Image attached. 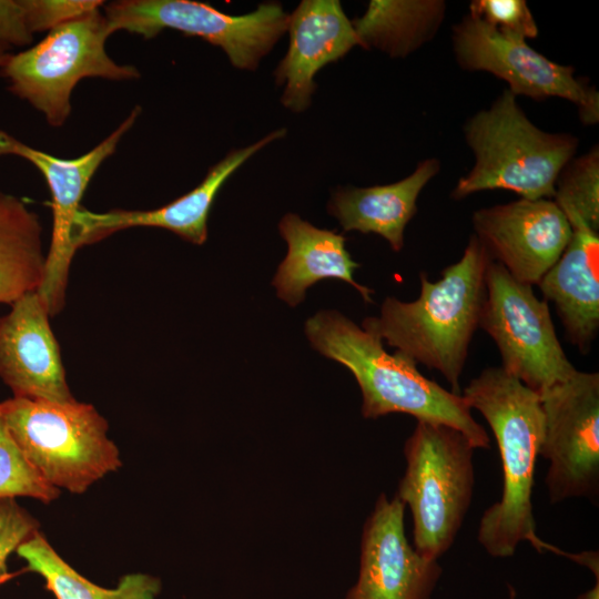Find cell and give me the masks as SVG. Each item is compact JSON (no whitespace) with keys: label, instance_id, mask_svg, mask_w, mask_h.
<instances>
[{"label":"cell","instance_id":"cell-17","mask_svg":"<svg viewBox=\"0 0 599 599\" xmlns=\"http://www.w3.org/2000/svg\"><path fill=\"white\" fill-rule=\"evenodd\" d=\"M290 44L275 78L285 84L282 104L302 112L315 90L314 75L361 45L353 22L337 0H304L288 18Z\"/></svg>","mask_w":599,"mask_h":599},{"label":"cell","instance_id":"cell-4","mask_svg":"<svg viewBox=\"0 0 599 599\" xmlns=\"http://www.w3.org/2000/svg\"><path fill=\"white\" fill-rule=\"evenodd\" d=\"M464 135L475 164L451 191L454 200L493 190L552 199L557 177L579 144L575 135L536 126L508 89L466 121Z\"/></svg>","mask_w":599,"mask_h":599},{"label":"cell","instance_id":"cell-5","mask_svg":"<svg viewBox=\"0 0 599 599\" xmlns=\"http://www.w3.org/2000/svg\"><path fill=\"white\" fill-rule=\"evenodd\" d=\"M0 414L29 464L59 490L83 494L122 466L108 422L91 404L12 396Z\"/></svg>","mask_w":599,"mask_h":599},{"label":"cell","instance_id":"cell-19","mask_svg":"<svg viewBox=\"0 0 599 599\" xmlns=\"http://www.w3.org/2000/svg\"><path fill=\"white\" fill-rule=\"evenodd\" d=\"M278 229L288 247L272 281L278 298L295 307L309 286L336 278L353 285L365 302H373L374 291L354 280L359 264L351 257L342 234L318 229L293 213L283 216Z\"/></svg>","mask_w":599,"mask_h":599},{"label":"cell","instance_id":"cell-27","mask_svg":"<svg viewBox=\"0 0 599 599\" xmlns=\"http://www.w3.org/2000/svg\"><path fill=\"white\" fill-rule=\"evenodd\" d=\"M39 531L40 522L17 498H0V587L14 577L8 570L9 556Z\"/></svg>","mask_w":599,"mask_h":599},{"label":"cell","instance_id":"cell-10","mask_svg":"<svg viewBox=\"0 0 599 599\" xmlns=\"http://www.w3.org/2000/svg\"><path fill=\"white\" fill-rule=\"evenodd\" d=\"M545 418L539 456L548 460L551 504L599 495V374L577 370L540 396Z\"/></svg>","mask_w":599,"mask_h":599},{"label":"cell","instance_id":"cell-26","mask_svg":"<svg viewBox=\"0 0 599 599\" xmlns=\"http://www.w3.org/2000/svg\"><path fill=\"white\" fill-rule=\"evenodd\" d=\"M468 14L510 38L526 41L538 35L536 20L525 0H474Z\"/></svg>","mask_w":599,"mask_h":599},{"label":"cell","instance_id":"cell-15","mask_svg":"<svg viewBox=\"0 0 599 599\" xmlns=\"http://www.w3.org/2000/svg\"><path fill=\"white\" fill-rule=\"evenodd\" d=\"M50 314L37 292L0 316V378L13 397L71 403L72 396Z\"/></svg>","mask_w":599,"mask_h":599},{"label":"cell","instance_id":"cell-16","mask_svg":"<svg viewBox=\"0 0 599 599\" xmlns=\"http://www.w3.org/2000/svg\"><path fill=\"white\" fill-rule=\"evenodd\" d=\"M285 133V129H278L254 144L233 150L210 167L195 189L162 207L146 211L116 209L98 213L81 206L75 217V247L95 243L124 229L141 226L165 229L185 241L202 245L207 238L209 213L224 182L247 159Z\"/></svg>","mask_w":599,"mask_h":599},{"label":"cell","instance_id":"cell-28","mask_svg":"<svg viewBox=\"0 0 599 599\" xmlns=\"http://www.w3.org/2000/svg\"><path fill=\"white\" fill-rule=\"evenodd\" d=\"M101 0H22L30 31H50L104 6Z\"/></svg>","mask_w":599,"mask_h":599},{"label":"cell","instance_id":"cell-20","mask_svg":"<svg viewBox=\"0 0 599 599\" xmlns=\"http://www.w3.org/2000/svg\"><path fill=\"white\" fill-rule=\"evenodd\" d=\"M440 170L437 159L419 162L407 177L386 185L345 187L333 193L328 213L345 231L375 233L395 252L404 246V231L417 212V199Z\"/></svg>","mask_w":599,"mask_h":599},{"label":"cell","instance_id":"cell-21","mask_svg":"<svg viewBox=\"0 0 599 599\" xmlns=\"http://www.w3.org/2000/svg\"><path fill=\"white\" fill-rule=\"evenodd\" d=\"M45 261L38 214L21 199L0 191V303L12 305L37 292Z\"/></svg>","mask_w":599,"mask_h":599},{"label":"cell","instance_id":"cell-11","mask_svg":"<svg viewBox=\"0 0 599 599\" xmlns=\"http://www.w3.org/2000/svg\"><path fill=\"white\" fill-rule=\"evenodd\" d=\"M453 52L461 69L485 71L504 80L514 95L573 103L585 124L599 120V94L575 75V68L556 63L527 41L507 37L469 14L453 27Z\"/></svg>","mask_w":599,"mask_h":599},{"label":"cell","instance_id":"cell-25","mask_svg":"<svg viewBox=\"0 0 599 599\" xmlns=\"http://www.w3.org/2000/svg\"><path fill=\"white\" fill-rule=\"evenodd\" d=\"M60 490L47 484L11 437L0 414V498L29 497L49 504Z\"/></svg>","mask_w":599,"mask_h":599},{"label":"cell","instance_id":"cell-1","mask_svg":"<svg viewBox=\"0 0 599 599\" xmlns=\"http://www.w3.org/2000/svg\"><path fill=\"white\" fill-rule=\"evenodd\" d=\"M491 258L475 236H469L461 258L432 282L420 273V294L413 302L386 297L378 317L363 321L372 332L416 364L439 372L460 394L459 378L486 296V272Z\"/></svg>","mask_w":599,"mask_h":599},{"label":"cell","instance_id":"cell-6","mask_svg":"<svg viewBox=\"0 0 599 599\" xmlns=\"http://www.w3.org/2000/svg\"><path fill=\"white\" fill-rule=\"evenodd\" d=\"M475 447L458 429L417 420L404 447L397 497L413 517L414 548L437 560L454 544L474 490Z\"/></svg>","mask_w":599,"mask_h":599},{"label":"cell","instance_id":"cell-2","mask_svg":"<svg viewBox=\"0 0 599 599\" xmlns=\"http://www.w3.org/2000/svg\"><path fill=\"white\" fill-rule=\"evenodd\" d=\"M461 396L487 420L502 464L501 498L481 516L478 542L495 558L511 557L522 541L538 551L562 554L538 538L532 512L535 465L545 427L539 395L497 366L473 378Z\"/></svg>","mask_w":599,"mask_h":599},{"label":"cell","instance_id":"cell-29","mask_svg":"<svg viewBox=\"0 0 599 599\" xmlns=\"http://www.w3.org/2000/svg\"><path fill=\"white\" fill-rule=\"evenodd\" d=\"M34 37L30 31L22 0H0V42L9 47H26Z\"/></svg>","mask_w":599,"mask_h":599},{"label":"cell","instance_id":"cell-9","mask_svg":"<svg viewBox=\"0 0 599 599\" xmlns=\"http://www.w3.org/2000/svg\"><path fill=\"white\" fill-rule=\"evenodd\" d=\"M479 327L498 347L501 367L539 396L578 370L557 337L548 302L493 260Z\"/></svg>","mask_w":599,"mask_h":599},{"label":"cell","instance_id":"cell-3","mask_svg":"<svg viewBox=\"0 0 599 599\" xmlns=\"http://www.w3.org/2000/svg\"><path fill=\"white\" fill-rule=\"evenodd\" d=\"M312 347L344 365L362 392V415L377 418L408 414L420 422L460 430L476 448H490L486 429L476 422L460 394L425 377L399 351L389 354L383 341L337 311H321L305 323Z\"/></svg>","mask_w":599,"mask_h":599},{"label":"cell","instance_id":"cell-12","mask_svg":"<svg viewBox=\"0 0 599 599\" xmlns=\"http://www.w3.org/2000/svg\"><path fill=\"white\" fill-rule=\"evenodd\" d=\"M140 113L141 106L135 105L110 135L75 159L57 158L0 130V156H18L33 164L44 176L51 192V242L44 277L37 291L50 316L57 315L64 306L69 270L78 250L73 235L82 196L99 166L115 152Z\"/></svg>","mask_w":599,"mask_h":599},{"label":"cell","instance_id":"cell-30","mask_svg":"<svg viewBox=\"0 0 599 599\" xmlns=\"http://www.w3.org/2000/svg\"><path fill=\"white\" fill-rule=\"evenodd\" d=\"M577 599H599V577L596 578V585L586 592L579 595Z\"/></svg>","mask_w":599,"mask_h":599},{"label":"cell","instance_id":"cell-24","mask_svg":"<svg viewBox=\"0 0 599 599\" xmlns=\"http://www.w3.org/2000/svg\"><path fill=\"white\" fill-rule=\"evenodd\" d=\"M569 224L583 223L599 231V149L573 156L559 173L551 199Z\"/></svg>","mask_w":599,"mask_h":599},{"label":"cell","instance_id":"cell-13","mask_svg":"<svg viewBox=\"0 0 599 599\" xmlns=\"http://www.w3.org/2000/svg\"><path fill=\"white\" fill-rule=\"evenodd\" d=\"M471 222L490 258L531 286L558 261L572 233L551 199H520L479 209Z\"/></svg>","mask_w":599,"mask_h":599},{"label":"cell","instance_id":"cell-22","mask_svg":"<svg viewBox=\"0 0 599 599\" xmlns=\"http://www.w3.org/2000/svg\"><path fill=\"white\" fill-rule=\"evenodd\" d=\"M446 14L441 0H372L353 22L361 45L404 58L430 41Z\"/></svg>","mask_w":599,"mask_h":599},{"label":"cell","instance_id":"cell-14","mask_svg":"<svg viewBox=\"0 0 599 599\" xmlns=\"http://www.w3.org/2000/svg\"><path fill=\"white\" fill-rule=\"evenodd\" d=\"M404 511L397 496L378 497L363 528L358 579L346 599H432L443 568L408 542Z\"/></svg>","mask_w":599,"mask_h":599},{"label":"cell","instance_id":"cell-7","mask_svg":"<svg viewBox=\"0 0 599 599\" xmlns=\"http://www.w3.org/2000/svg\"><path fill=\"white\" fill-rule=\"evenodd\" d=\"M101 9L50 30L37 44L11 53L0 68L8 90L42 113L53 128L69 119L71 94L82 79L140 78L135 65L119 64L108 54L105 42L111 34Z\"/></svg>","mask_w":599,"mask_h":599},{"label":"cell","instance_id":"cell-23","mask_svg":"<svg viewBox=\"0 0 599 599\" xmlns=\"http://www.w3.org/2000/svg\"><path fill=\"white\" fill-rule=\"evenodd\" d=\"M16 552L27 562L23 571L39 573L55 599H156L161 591L160 579L146 573L125 575L115 588L101 587L72 568L41 531Z\"/></svg>","mask_w":599,"mask_h":599},{"label":"cell","instance_id":"cell-31","mask_svg":"<svg viewBox=\"0 0 599 599\" xmlns=\"http://www.w3.org/2000/svg\"><path fill=\"white\" fill-rule=\"evenodd\" d=\"M11 49L12 48L9 47L8 44H4V43L0 42V68L4 64L7 59L10 57Z\"/></svg>","mask_w":599,"mask_h":599},{"label":"cell","instance_id":"cell-18","mask_svg":"<svg viewBox=\"0 0 599 599\" xmlns=\"http://www.w3.org/2000/svg\"><path fill=\"white\" fill-rule=\"evenodd\" d=\"M570 226L566 248L537 285L554 303L566 338L587 354L599 329V234L582 223Z\"/></svg>","mask_w":599,"mask_h":599},{"label":"cell","instance_id":"cell-8","mask_svg":"<svg viewBox=\"0 0 599 599\" xmlns=\"http://www.w3.org/2000/svg\"><path fill=\"white\" fill-rule=\"evenodd\" d=\"M102 8L110 34L126 31L150 40L173 29L220 47L235 68L247 70L257 68L287 30L290 18L276 2L241 16L192 0H118Z\"/></svg>","mask_w":599,"mask_h":599}]
</instances>
